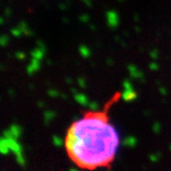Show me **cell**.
I'll list each match as a JSON object with an SVG mask.
<instances>
[{
	"label": "cell",
	"mask_w": 171,
	"mask_h": 171,
	"mask_svg": "<svg viewBox=\"0 0 171 171\" xmlns=\"http://www.w3.org/2000/svg\"><path fill=\"white\" fill-rule=\"evenodd\" d=\"M121 97L116 93L101 110L86 111L83 117L73 122L65 137L67 154L78 167L95 170L109 167L119 148V135L109 122L110 108Z\"/></svg>",
	"instance_id": "obj_1"
},
{
	"label": "cell",
	"mask_w": 171,
	"mask_h": 171,
	"mask_svg": "<svg viewBox=\"0 0 171 171\" xmlns=\"http://www.w3.org/2000/svg\"><path fill=\"white\" fill-rule=\"evenodd\" d=\"M108 24L110 28H116L119 25V15L114 11H109L107 12Z\"/></svg>",
	"instance_id": "obj_2"
},
{
	"label": "cell",
	"mask_w": 171,
	"mask_h": 171,
	"mask_svg": "<svg viewBox=\"0 0 171 171\" xmlns=\"http://www.w3.org/2000/svg\"><path fill=\"white\" fill-rule=\"evenodd\" d=\"M80 52L84 57H88L90 54V50L88 48H87L86 46H81L80 47Z\"/></svg>",
	"instance_id": "obj_3"
},
{
	"label": "cell",
	"mask_w": 171,
	"mask_h": 171,
	"mask_svg": "<svg viewBox=\"0 0 171 171\" xmlns=\"http://www.w3.org/2000/svg\"><path fill=\"white\" fill-rule=\"evenodd\" d=\"M22 30L18 29V28H15V29H12V33L13 34V35H15V36H19L20 34H22Z\"/></svg>",
	"instance_id": "obj_4"
},
{
	"label": "cell",
	"mask_w": 171,
	"mask_h": 171,
	"mask_svg": "<svg viewBox=\"0 0 171 171\" xmlns=\"http://www.w3.org/2000/svg\"><path fill=\"white\" fill-rule=\"evenodd\" d=\"M8 40H9V38L6 35H2V37H1V44H2V46H6V44L8 43V42H7Z\"/></svg>",
	"instance_id": "obj_5"
},
{
	"label": "cell",
	"mask_w": 171,
	"mask_h": 171,
	"mask_svg": "<svg viewBox=\"0 0 171 171\" xmlns=\"http://www.w3.org/2000/svg\"><path fill=\"white\" fill-rule=\"evenodd\" d=\"M80 20L82 22H87L88 20V16L87 15V14H85V15H82L81 17H80Z\"/></svg>",
	"instance_id": "obj_6"
},
{
	"label": "cell",
	"mask_w": 171,
	"mask_h": 171,
	"mask_svg": "<svg viewBox=\"0 0 171 171\" xmlns=\"http://www.w3.org/2000/svg\"><path fill=\"white\" fill-rule=\"evenodd\" d=\"M82 1H84L85 3H87V5H88V6L90 5V0H82Z\"/></svg>",
	"instance_id": "obj_7"
}]
</instances>
